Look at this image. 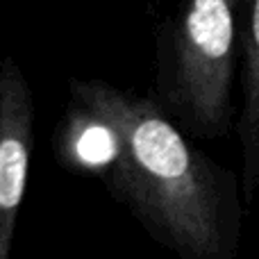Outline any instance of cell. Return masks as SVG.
<instances>
[{"label":"cell","instance_id":"6da1fadb","mask_svg":"<svg viewBox=\"0 0 259 259\" xmlns=\"http://www.w3.org/2000/svg\"><path fill=\"white\" fill-rule=\"evenodd\" d=\"M66 170L96 175L137 223L182 259H232L243 228L241 184L189 141L155 98L105 80H71L55 130Z\"/></svg>","mask_w":259,"mask_h":259},{"label":"cell","instance_id":"7a4b0ae2","mask_svg":"<svg viewBox=\"0 0 259 259\" xmlns=\"http://www.w3.org/2000/svg\"><path fill=\"white\" fill-rule=\"evenodd\" d=\"M246 0H178L157 48V96L180 130L221 139L234 130V77Z\"/></svg>","mask_w":259,"mask_h":259},{"label":"cell","instance_id":"3957f363","mask_svg":"<svg viewBox=\"0 0 259 259\" xmlns=\"http://www.w3.org/2000/svg\"><path fill=\"white\" fill-rule=\"evenodd\" d=\"M34 150V98L14 57L0 59V259L12 252Z\"/></svg>","mask_w":259,"mask_h":259},{"label":"cell","instance_id":"277c9868","mask_svg":"<svg viewBox=\"0 0 259 259\" xmlns=\"http://www.w3.org/2000/svg\"><path fill=\"white\" fill-rule=\"evenodd\" d=\"M243 103L234 130L241 143V189L250 205L259 202V0H246L241 25Z\"/></svg>","mask_w":259,"mask_h":259}]
</instances>
